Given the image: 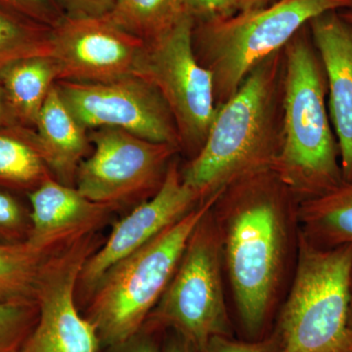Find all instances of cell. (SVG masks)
I'll return each mask as SVG.
<instances>
[{
	"mask_svg": "<svg viewBox=\"0 0 352 352\" xmlns=\"http://www.w3.org/2000/svg\"><path fill=\"white\" fill-rule=\"evenodd\" d=\"M298 201L272 170L231 183L212 208L240 330L263 339L298 254Z\"/></svg>",
	"mask_w": 352,
	"mask_h": 352,
	"instance_id": "obj_1",
	"label": "cell"
},
{
	"mask_svg": "<svg viewBox=\"0 0 352 352\" xmlns=\"http://www.w3.org/2000/svg\"><path fill=\"white\" fill-rule=\"evenodd\" d=\"M284 48L256 67L217 109L201 151L180 168L201 201L241 178L271 170L283 144Z\"/></svg>",
	"mask_w": 352,
	"mask_h": 352,
	"instance_id": "obj_2",
	"label": "cell"
},
{
	"mask_svg": "<svg viewBox=\"0 0 352 352\" xmlns=\"http://www.w3.org/2000/svg\"><path fill=\"white\" fill-rule=\"evenodd\" d=\"M283 144L271 170L298 203L344 183L327 106L328 82L308 24L286 44Z\"/></svg>",
	"mask_w": 352,
	"mask_h": 352,
	"instance_id": "obj_3",
	"label": "cell"
},
{
	"mask_svg": "<svg viewBox=\"0 0 352 352\" xmlns=\"http://www.w3.org/2000/svg\"><path fill=\"white\" fill-rule=\"evenodd\" d=\"M219 192L113 264L97 282L82 314L94 325L100 349L122 344L141 330L170 284L190 236Z\"/></svg>",
	"mask_w": 352,
	"mask_h": 352,
	"instance_id": "obj_4",
	"label": "cell"
},
{
	"mask_svg": "<svg viewBox=\"0 0 352 352\" xmlns=\"http://www.w3.org/2000/svg\"><path fill=\"white\" fill-rule=\"evenodd\" d=\"M351 8L352 0H277L226 19L195 23L194 51L199 63L212 74L217 108L230 100L252 69L283 50L310 20Z\"/></svg>",
	"mask_w": 352,
	"mask_h": 352,
	"instance_id": "obj_5",
	"label": "cell"
},
{
	"mask_svg": "<svg viewBox=\"0 0 352 352\" xmlns=\"http://www.w3.org/2000/svg\"><path fill=\"white\" fill-rule=\"evenodd\" d=\"M351 264L352 245L325 249L300 233L291 286L271 329L279 352H352Z\"/></svg>",
	"mask_w": 352,
	"mask_h": 352,
	"instance_id": "obj_6",
	"label": "cell"
},
{
	"mask_svg": "<svg viewBox=\"0 0 352 352\" xmlns=\"http://www.w3.org/2000/svg\"><path fill=\"white\" fill-rule=\"evenodd\" d=\"M212 208L190 236L170 284L143 325L160 332L173 331L197 352L205 351L212 338L234 336Z\"/></svg>",
	"mask_w": 352,
	"mask_h": 352,
	"instance_id": "obj_7",
	"label": "cell"
},
{
	"mask_svg": "<svg viewBox=\"0 0 352 352\" xmlns=\"http://www.w3.org/2000/svg\"><path fill=\"white\" fill-rule=\"evenodd\" d=\"M195 20L188 12L168 32L145 43L134 74L157 88L175 119L180 153L201 151L217 116L212 74L193 47Z\"/></svg>",
	"mask_w": 352,
	"mask_h": 352,
	"instance_id": "obj_8",
	"label": "cell"
},
{
	"mask_svg": "<svg viewBox=\"0 0 352 352\" xmlns=\"http://www.w3.org/2000/svg\"><path fill=\"white\" fill-rule=\"evenodd\" d=\"M89 139L94 150L78 168L76 188L89 200L115 210L154 196L180 153L175 146L113 127L95 129Z\"/></svg>",
	"mask_w": 352,
	"mask_h": 352,
	"instance_id": "obj_9",
	"label": "cell"
},
{
	"mask_svg": "<svg viewBox=\"0 0 352 352\" xmlns=\"http://www.w3.org/2000/svg\"><path fill=\"white\" fill-rule=\"evenodd\" d=\"M102 244L98 233L78 238L44 261L36 288L38 320L20 352H99L96 331L76 300L83 266Z\"/></svg>",
	"mask_w": 352,
	"mask_h": 352,
	"instance_id": "obj_10",
	"label": "cell"
},
{
	"mask_svg": "<svg viewBox=\"0 0 352 352\" xmlns=\"http://www.w3.org/2000/svg\"><path fill=\"white\" fill-rule=\"evenodd\" d=\"M60 96L85 129L113 127L179 149L173 113L156 87L131 74L103 82L58 80Z\"/></svg>",
	"mask_w": 352,
	"mask_h": 352,
	"instance_id": "obj_11",
	"label": "cell"
},
{
	"mask_svg": "<svg viewBox=\"0 0 352 352\" xmlns=\"http://www.w3.org/2000/svg\"><path fill=\"white\" fill-rule=\"evenodd\" d=\"M144 41L105 17H66L51 30L59 80L103 82L135 72Z\"/></svg>",
	"mask_w": 352,
	"mask_h": 352,
	"instance_id": "obj_12",
	"label": "cell"
},
{
	"mask_svg": "<svg viewBox=\"0 0 352 352\" xmlns=\"http://www.w3.org/2000/svg\"><path fill=\"white\" fill-rule=\"evenodd\" d=\"M180 168L175 157L157 193L116 222L108 239L87 259L78 285L87 296L113 264L147 244L203 201L183 182Z\"/></svg>",
	"mask_w": 352,
	"mask_h": 352,
	"instance_id": "obj_13",
	"label": "cell"
},
{
	"mask_svg": "<svg viewBox=\"0 0 352 352\" xmlns=\"http://www.w3.org/2000/svg\"><path fill=\"white\" fill-rule=\"evenodd\" d=\"M28 197L32 229L27 242L47 254L83 236L98 233L116 210L89 200L76 187L58 182L53 175Z\"/></svg>",
	"mask_w": 352,
	"mask_h": 352,
	"instance_id": "obj_14",
	"label": "cell"
},
{
	"mask_svg": "<svg viewBox=\"0 0 352 352\" xmlns=\"http://www.w3.org/2000/svg\"><path fill=\"white\" fill-rule=\"evenodd\" d=\"M325 68L327 106L344 182H352V23L328 11L308 23Z\"/></svg>",
	"mask_w": 352,
	"mask_h": 352,
	"instance_id": "obj_15",
	"label": "cell"
},
{
	"mask_svg": "<svg viewBox=\"0 0 352 352\" xmlns=\"http://www.w3.org/2000/svg\"><path fill=\"white\" fill-rule=\"evenodd\" d=\"M36 126L38 133H31L32 141L50 173L58 182L76 187V173L89 152V135L55 85L46 97Z\"/></svg>",
	"mask_w": 352,
	"mask_h": 352,
	"instance_id": "obj_16",
	"label": "cell"
},
{
	"mask_svg": "<svg viewBox=\"0 0 352 352\" xmlns=\"http://www.w3.org/2000/svg\"><path fill=\"white\" fill-rule=\"evenodd\" d=\"M0 80L14 119L36 126L46 97L59 80V67L52 56L25 58L0 69Z\"/></svg>",
	"mask_w": 352,
	"mask_h": 352,
	"instance_id": "obj_17",
	"label": "cell"
},
{
	"mask_svg": "<svg viewBox=\"0 0 352 352\" xmlns=\"http://www.w3.org/2000/svg\"><path fill=\"white\" fill-rule=\"evenodd\" d=\"M300 233L317 247L352 245V182L298 205Z\"/></svg>",
	"mask_w": 352,
	"mask_h": 352,
	"instance_id": "obj_18",
	"label": "cell"
},
{
	"mask_svg": "<svg viewBox=\"0 0 352 352\" xmlns=\"http://www.w3.org/2000/svg\"><path fill=\"white\" fill-rule=\"evenodd\" d=\"M185 12L183 0H116L104 17L148 43L171 29Z\"/></svg>",
	"mask_w": 352,
	"mask_h": 352,
	"instance_id": "obj_19",
	"label": "cell"
},
{
	"mask_svg": "<svg viewBox=\"0 0 352 352\" xmlns=\"http://www.w3.org/2000/svg\"><path fill=\"white\" fill-rule=\"evenodd\" d=\"M51 254L28 242L0 245V302H36L39 275Z\"/></svg>",
	"mask_w": 352,
	"mask_h": 352,
	"instance_id": "obj_20",
	"label": "cell"
},
{
	"mask_svg": "<svg viewBox=\"0 0 352 352\" xmlns=\"http://www.w3.org/2000/svg\"><path fill=\"white\" fill-rule=\"evenodd\" d=\"M50 175L31 133H0V187L30 193Z\"/></svg>",
	"mask_w": 352,
	"mask_h": 352,
	"instance_id": "obj_21",
	"label": "cell"
},
{
	"mask_svg": "<svg viewBox=\"0 0 352 352\" xmlns=\"http://www.w3.org/2000/svg\"><path fill=\"white\" fill-rule=\"evenodd\" d=\"M51 30L0 6V69L25 58L51 56Z\"/></svg>",
	"mask_w": 352,
	"mask_h": 352,
	"instance_id": "obj_22",
	"label": "cell"
},
{
	"mask_svg": "<svg viewBox=\"0 0 352 352\" xmlns=\"http://www.w3.org/2000/svg\"><path fill=\"white\" fill-rule=\"evenodd\" d=\"M38 320L36 302H0V352H20Z\"/></svg>",
	"mask_w": 352,
	"mask_h": 352,
	"instance_id": "obj_23",
	"label": "cell"
},
{
	"mask_svg": "<svg viewBox=\"0 0 352 352\" xmlns=\"http://www.w3.org/2000/svg\"><path fill=\"white\" fill-rule=\"evenodd\" d=\"M31 229L30 208L0 187V245L27 242Z\"/></svg>",
	"mask_w": 352,
	"mask_h": 352,
	"instance_id": "obj_24",
	"label": "cell"
},
{
	"mask_svg": "<svg viewBox=\"0 0 352 352\" xmlns=\"http://www.w3.org/2000/svg\"><path fill=\"white\" fill-rule=\"evenodd\" d=\"M0 6L51 29L65 18L57 0H0Z\"/></svg>",
	"mask_w": 352,
	"mask_h": 352,
	"instance_id": "obj_25",
	"label": "cell"
},
{
	"mask_svg": "<svg viewBox=\"0 0 352 352\" xmlns=\"http://www.w3.org/2000/svg\"><path fill=\"white\" fill-rule=\"evenodd\" d=\"M203 352H279V340L273 330L263 339L254 340L217 336L210 339Z\"/></svg>",
	"mask_w": 352,
	"mask_h": 352,
	"instance_id": "obj_26",
	"label": "cell"
},
{
	"mask_svg": "<svg viewBox=\"0 0 352 352\" xmlns=\"http://www.w3.org/2000/svg\"><path fill=\"white\" fill-rule=\"evenodd\" d=\"M195 23L226 19L240 12L238 0H183Z\"/></svg>",
	"mask_w": 352,
	"mask_h": 352,
	"instance_id": "obj_27",
	"label": "cell"
},
{
	"mask_svg": "<svg viewBox=\"0 0 352 352\" xmlns=\"http://www.w3.org/2000/svg\"><path fill=\"white\" fill-rule=\"evenodd\" d=\"M166 333L143 326L136 335L126 342L101 349L105 352H163Z\"/></svg>",
	"mask_w": 352,
	"mask_h": 352,
	"instance_id": "obj_28",
	"label": "cell"
},
{
	"mask_svg": "<svg viewBox=\"0 0 352 352\" xmlns=\"http://www.w3.org/2000/svg\"><path fill=\"white\" fill-rule=\"evenodd\" d=\"M66 17H104L112 10L116 0H57Z\"/></svg>",
	"mask_w": 352,
	"mask_h": 352,
	"instance_id": "obj_29",
	"label": "cell"
},
{
	"mask_svg": "<svg viewBox=\"0 0 352 352\" xmlns=\"http://www.w3.org/2000/svg\"><path fill=\"white\" fill-rule=\"evenodd\" d=\"M163 352H197L184 338L173 331H168L164 336Z\"/></svg>",
	"mask_w": 352,
	"mask_h": 352,
	"instance_id": "obj_30",
	"label": "cell"
},
{
	"mask_svg": "<svg viewBox=\"0 0 352 352\" xmlns=\"http://www.w3.org/2000/svg\"><path fill=\"white\" fill-rule=\"evenodd\" d=\"M277 0H238L240 11L254 10L274 3Z\"/></svg>",
	"mask_w": 352,
	"mask_h": 352,
	"instance_id": "obj_31",
	"label": "cell"
},
{
	"mask_svg": "<svg viewBox=\"0 0 352 352\" xmlns=\"http://www.w3.org/2000/svg\"><path fill=\"white\" fill-rule=\"evenodd\" d=\"M12 118L14 119L10 109H9L8 105H7L6 101H3L1 95H0V124H2V122L8 124Z\"/></svg>",
	"mask_w": 352,
	"mask_h": 352,
	"instance_id": "obj_32",
	"label": "cell"
},
{
	"mask_svg": "<svg viewBox=\"0 0 352 352\" xmlns=\"http://www.w3.org/2000/svg\"><path fill=\"white\" fill-rule=\"evenodd\" d=\"M349 326H351L352 330V264L351 267V272H349Z\"/></svg>",
	"mask_w": 352,
	"mask_h": 352,
	"instance_id": "obj_33",
	"label": "cell"
},
{
	"mask_svg": "<svg viewBox=\"0 0 352 352\" xmlns=\"http://www.w3.org/2000/svg\"><path fill=\"white\" fill-rule=\"evenodd\" d=\"M340 14L344 18V19L352 23V8L346 9V10H340Z\"/></svg>",
	"mask_w": 352,
	"mask_h": 352,
	"instance_id": "obj_34",
	"label": "cell"
}]
</instances>
